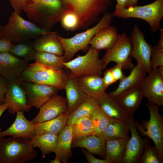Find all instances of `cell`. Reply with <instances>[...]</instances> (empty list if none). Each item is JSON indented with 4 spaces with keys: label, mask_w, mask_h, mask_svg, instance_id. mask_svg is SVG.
<instances>
[{
    "label": "cell",
    "mask_w": 163,
    "mask_h": 163,
    "mask_svg": "<svg viewBox=\"0 0 163 163\" xmlns=\"http://www.w3.org/2000/svg\"><path fill=\"white\" fill-rule=\"evenodd\" d=\"M57 35L56 32L50 31L36 39L33 44L35 51L63 56L64 50Z\"/></svg>",
    "instance_id": "22"
},
{
    "label": "cell",
    "mask_w": 163,
    "mask_h": 163,
    "mask_svg": "<svg viewBox=\"0 0 163 163\" xmlns=\"http://www.w3.org/2000/svg\"><path fill=\"white\" fill-rule=\"evenodd\" d=\"M160 36L159 40L156 45L158 47L163 49V29L160 28Z\"/></svg>",
    "instance_id": "47"
},
{
    "label": "cell",
    "mask_w": 163,
    "mask_h": 163,
    "mask_svg": "<svg viewBox=\"0 0 163 163\" xmlns=\"http://www.w3.org/2000/svg\"><path fill=\"white\" fill-rule=\"evenodd\" d=\"M72 126L73 139L94 134L93 125L89 117L79 119Z\"/></svg>",
    "instance_id": "35"
},
{
    "label": "cell",
    "mask_w": 163,
    "mask_h": 163,
    "mask_svg": "<svg viewBox=\"0 0 163 163\" xmlns=\"http://www.w3.org/2000/svg\"><path fill=\"white\" fill-rule=\"evenodd\" d=\"M14 11L20 15L21 12L33 0H8Z\"/></svg>",
    "instance_id": "40"
},
{
    "label": "cell",
    "mask_w": 163,
    "mask_h": 163,
    "mask_svg": "<svg viewBox=\"0 0 163 163\" xmlns=\"http://www.w3.org/2000/svg\"><path fill=\"white\" fill-rule=\"evenodd\" d=\"M67 108L66 98L55 94L41 107L37 115L31 121L35 124L52 119L66 114Z\"/></svg>",
    "instance_id": "14"
},
{
    "label": "cell",
    "mask_w": 163,
    "mask_h": 163,
    "mask_svg": "<svg viewBox=\"0 0 163 163\" xmlns=\"http://www.w3.org/2000/svg\"><path fill=\"white\" fill-rule=\"evenodd\" d=\"M23 81L55 87L64 89L68 74L62 69L50 67L37 62L29 64L22 73Z\"/></svg>",
    "instance_id": "2"
},
{
    "label": "cell",
    "mask_w": 163,
    "mask_h": 163,
    "mask_svg": "<svg viewBox=\"0 0 163 163\" xmlns=\"http://www.w3.org/2000/svg\"><path fill=\"white\" fill-rule=\"evenodd\" d=\"M8 85V82L0 75V105L5 103V95Z\"/></svg>",
    "instance_id": "42"
},
{
    "label": "cell",
    "mask_w": 163,
    "mask_h": 163,
    "mask_svg": "<svg viewBox=\"0 0 163 163\" xmlns=\"http://www.w3.org/2000/svg\"><path fill=\"white\" fill-rule=\"evenodd\" d=\"M131 137L128 139L125 154L121 163H136L140 158L145 145L149 143L146 138L140 136L135 124L133 117L129 123Z\"/></svg>",
    "instance_id": "16"
},
{
    "label": "cell",
    "mask_w": 163,
    "mask_h": 163,
    "mask_svg": "<svg viewBox=\"0 0 163 163\" xmlns=\"http://www.w3.org/2000/svg\"><path fill=\"white\" fill-rule=\"evenodd\" d=\"M144 77L139 86L144 97L158 106L163 105V73L157 68Z\"/></svg>",
    "instance_id": "11"
},
{
    "label": "cell",
    "mask_w": 163,
    "mask_h": 163,
    "mask_svg": "<svg viewBox=\"0 0 163 163\" xmlns=\"http://www.w3.org/2000/svg\"><path fill=\"white\" fill-rule=\"evenodd\" d=\"M68 108L66 114L69 116L72 111L88 97L80 89L75 78H68L65 87Z\"/></svg>",
    "instance_id": "26"
},
{
    "label": "cell",
    "mask_w": 163,
    "mask_h": 163,
    "mask_svg": "<svg viewBox=\"0 0 163 163\" xmlns=\"http://www.w3.org/2000/svg\"><path fill=\"white\" fill-rule=\"evenodd\" d=\"M82 151L88 163H108L105 159H101L97 158H95L92 154L83 148Z\"/></svg>",
    "instance_id": "45"
},
{
    "label": "cell",
    "mask_w": 163,
    "mask_h": 163,
    "mask_svg": "<svg viewBox=\"0 0 163 163\" xmlns=\"http://www.w3.org/2000/svg\"><path fill=\"white\" fill-rule=\"evenodd\" d=\"M2 29V26L0 24V38L3 37Z\"/></svg>",
    "instance_id": "51"
},
{
    "label": "cell",
    "mask_w": 163,
    "mask_h": 163,
    "mask_svg": "<svg viewBox=\"0 0 163 163\" xmlns=\"http://www.w3.org/2000/svg\"><path fill=\"white\" fill-rule=\"evenodd\" d=\"M113 17L112 14L105 13L95 26L69 38H63L57 34V37L64 50L63 56L65 61H69L78 51L87 47L97 32L110 25Z\"/></svg>",
    "instance_id": "5"
},
{
    "label": "cell",
    "mask_w": 163,
    "mask_h": 163,
    "mask_svg": "<svg viewBox=\"0 0 163 163\" xmlns=\"http://www.w3.org/2000/svg\"><path fill=\"white\" fill-rule=\"evenodd\" d=\"M69 116L63 114L52 119L34 124L35 134L50 133L58 135L67 125Z\"/></svg>",
    "instance_id": "30"
},
{
    "label": "cell",
    "mask_w": 163,
    "mask_h": 163,
    "mask_svg": "<svg viewBox=\"0 0 163 163\" xmlns=\"http://www.w3.org/2000/svg\"><path fill=\"white\" fill-rule=\"evenodd\" d=\"M35 62L56 69L64 68L65 62L63 56L46 52H36L34 56Z\"/></svg>",
    "instance_id": "33"
},
{
    "label": "cell",
    "mask_w": 163,
    "mask_h": 163,
    "mask_svg": "<svg viewBox=\"0 0 163 163\" xmlns=\"http://www.w3.org/2000/svg\"><path fill=\"white\" fill-rule=\"evenodd\" d=\"M24 112L18 111L15 120L6 130L0 131V137L6 136L30 139L35 135L34 124L25 117Z\"/></svg>",
    "instance_id": "17"
},
{
    "label": "cell",
    "mask_w": 163,
    "mask_h": 163,
    "mask_svg": "<svg viewBox=\"0 0 163 163\" xmlns=\"http://www.w3.org/2000/svg\"><path fill=\"white\" fill-rule=\"evenodd\" d=\"M29 64L10 53H0V75L8 82L20 78Z\"/></svg>",
    "instance_id": "15"
},
{
    "label": "cell",
    "mask_w": 163,
    "mask_h": 163,
    "mask_svg": "<svg viewBox=\"0 0 163 163\" xmlns=\"http://www.w3.org/2000/svg\"><path fill=\"white\" fill-rule=\"evenodd\" d=\"M89 117L93 125L94 134L102 136L109 123L110 118L99 105L93 110Z\"/></svg>",
    "instance_id": "32"
},
{
    "label": "cell",
    "mask_w": 163,
    "mask_h": 163,
    "mask_svg": "<svg viewBox=\"0 0 163 163\" xmlns=\"http://www.w3.org/2000/svg\"><path fill=\"white\" fill-rule=\"evenodd\" d=\"M2 31L3 37L15 44L31 39L35 40L50 31L40 29L14 11L11 14L6 24L2 26Z\"/></svg>",
    "instance_id": "3"
},
{
    "label": "cell",
    "mask_w": 163,
    "mask_h": 163,
    "mask_svg": "<svg viewBox=\"0 0 163 163\" xmlns=\"http://www.w3.org/2000/svg\"><path fill=\"white\" fill-rule=\"evenodd\" d=\"M129 123L110 118L109 123L102 134L106 140L119 138H129Z\"/></svg>",
    "instance_id": "31"
},
{
    "label": "cell",
    "mask_w": 163,
    "mask_h": 163,
    "mask_svg": "<svg viewBox=\"0 0 163 163\" xmlns=\"http://www.w3.org/2000/svg\"><path fill=\"white\" fill-rule=\"evenodd\" d=\"M146 144L142 154L137 163H163V160L161 158L155 146H152Z\"/></svg>",
    "instance_id": "37"
},
{
    "label": "cell",
    "mask_w": 163,
    "mask_h": 163,
    "mask_svg": "<svg viewBox=\"0 0 163 163\" xmlns=\"http://www.w3.org/2000/svg\"><path fill=\"white\" fill-rule=\"evenodd\" d=\"M50 163H61V161L59 158L56 156L53 160H51L50 162Z\"/></svg>",
    "instance_id": "50"
},
{
    "label": "cell",
    "mask_w": 163,
    "mask_h": 163,
    "mask_svg": "<svg viewBox=\"0 0 163 163\" xmlns=\"http://www.w3.org/2000/svg\"><path fill=\"white\" fill-rule=\"evenodd\" d=\"M112 14L113 16L120 18L142 19L148 22L152 31L155 33L160 28L161 21L163 17V0H156L145 5H136L115 10Z\"/></svg>",
    "instance_id": "6"
},
{
    "label": "cell",
    "mask_w": 163,
    "mask_h": 163,
    "mask_svg": "<svg viewBox=\"0 0 163 163\" xmlns=\"http://www.w3.org/2000/svg\"><path fill=\"white\" fill-rule=\"evenodd\" d=\"M132 44L125 33L120 35L117 41L101 59L104 69L111 62L121 65L123 70L131 69L134 65L130 54Z\"/></svg>",
    "instance_id": "9"
},
{
    "label": "cell",
    "mask_w": 163,
    "mask_h": 163,
    "mask_svg": "<svg viewBox=\"0 0 163 163\" xmlns=\"http://www.w3.org/2000/svg\"><path fill=\"white\" fill-rule=\"evenodd\" d=\"M82 91L88 97L98 100L106 93V87L102 76L97 75H85L75 78Z\"/></svg>",
    "instance_id": "18"
},
{
    "label": "cell",
    "mask_w": 163,
    "mask_h": 163,
    "mask_svg": "<svg viewBox=\"0 0 163 163\" xmlns=\"http://www.w3.org/2000/svg\"><path fill=\"white\" fill-rule=\"evenodd\" d=\"M37 156L30 139L0 137V163H26Z\"/></svg>",
    "instance_id": "1"
},
{
    "label": "cell",
    "mask_w": 163,
    "mask_h": 163,
    "mask_svg": "<svg viewBox=\"0 0 163 163\" xmlns=\"http://www.w3.org/2000/svg\"><path fill=\"white\" fill-rule=\"evenodd\" d=\"M58 135L50 133L35 134L30 140L34 148L38 147L40 149L42 157L44 158L47 155L54 152L57 145Z\"/></svg>",
    "instance_id": "28"
},
{
    "label": "cell",
    "mask_w": 163,
    "mask_h": 163,
    "mask_svg": "<svg viewBox=\"0 0 163 163\" xmlns=\"http://www.w3.org/2000/svg\"><path fill=\"white\" fill-rule=\"evenodd\" d=\"M100 106L110 118L129 123L134 117L115 99L106 93L99 100Z\"/></svg>",
    "instance_id": "20"
},
{
    "label": "cell",
    "mask_w": 163,
    "mask_h": 163,
    "mask_svg": "<svg viewBox=\"0 0 163 163\" xmlns=\"http://www.w3.org/2000/svg\"><path fill=\"white\" fill-rule=\"evenodd\" d=\"M113 76L117 82L120 81L125 76L122 71V66L119 64H116L113 68H110Z\"/></svg>",
    "instance_id": "43"
},
{
    "label": "cell",
    "mask_w": 163,
    "mask_h": 163,
    "mask_svg": "<svg viewBox=\"0 0 163 163\" xmlns=\"http://www.w3.org/2000/svg\"><path fill=\"white\" fill-rule=\"evenodd\" d=\"M36 52L33 44L23 42L14 44L10 53L28 62L34 60Z\"/></svg>",
    "instance_id": "34"
},
{
    "label": "cell",
    "mask_w": 163,
    "mask_h": 163,
    "mask_svg": "<svg viewBox=\"0 0 163 163\" xmlns=\"http://www.w3.org/2000/svg\"><path fill=\"white\" fill-rule=\"evenodd\" d=\"M21 84L25 92L28 105L37 109L53 96L57 94L59 90L54 87L23 80Z\"/></svg>",
    "instance_id": "13"
},
{
    "label": "cell",
    "mask_w": 163,
    "mask_h": 163,
    "mask_svg": "<svg viewBox=\"0 0 163 163\" xmlns=\"http://www.w3.org/2000/svg\"></svg>",
    "instance_id": "52"
},
{
    "label": "cell",
    "mask_w": 163,
    "mask_h": 163,
    "mask_svg": "<svg viewBox=\"0 0 163 163\" xmlns=\"http://www.w3.org/2000/svg\"><path fill=\"white\" fill-rule=\"evenodd\" d=\"M102 78L104 84L107 88L110 85L116 82L113 76L110 68L105 70Z\"/></svg>",
    "instance_id": "44"
},
{
    "label": "cell",
    "mask_w": 163,
    "mask_h": 163,
    "mask_svg": "<svg viewBox=\"0 0 163 163\" xmlns=\"http://www.w3.org/2000/svg\"><path fill=\"white\" fill-rule=\"evenodd\" d=\"M22 81L21 77L8 82L5 103L7 104L8 112L11 114H14L18 111L28 112L32 108L27 104V96L21 84Z\"/></svg>",
    "instance_id": "12"
},
{
    "label": "cell",
    "mask_w": 163,
    "mask_h": 163,
    "mask_svg": "<svg viewBox=\"0 0 163 163\" xmlns=\"http://www.w3.org/2000/svg\"><path fill=\"white\" fill-rule=\"evenodd\" d=\"M26 7L47 8L49 9L60 21L64 10V8L62 7L60 0H33Z\"/></svg>",
    "instance_id": "36"
},
{
    "label": "cell",
    "mask_w": 163,
    "mask_h": 163,
    "mask_svg": "<svg viewBox=\"0 0 163 163\" xmlns=\"http://www.w3.org/2000/svg\"><path fill=\"white\" fill-rule=\"evenodd\" d=\"M150 62L152 70L163 66V49L156 45L152 46Z\"/></svg>",
    "instance_id": "39"
},
{
    "label": "cell",
    "mask_w": 163,
    "mask_h": 163,
    "mask_svg": "<svg viewBox=\"0 0 163 163\" xmlns=\"http://www.w3.org/2000/svg\"><path fill=\"white\" fill-rule=\"evenodd\" d=\"M99 52L91 46L83 56L78 55L75 59L63 63L64 68L70 71L69 76L73 78L90 75L102 76L104 69Z\"/></svg>",
    "instance_id": "7"
},
{
    "label": "cell",
    "mask_w": 163,
    "mask_h": 163,
    "mask_svg": "<svg viewBox=\"0 0 163 163\" xmlns=\"http://www.w3.org/2000/svg\"><path fill=\"white\" fill-rule=\"evenodd\" d=\"M119 36L116 27L109 25L97 32L89 44L98 52L102 50L107 51L114 45Z\"/></svg>",
    "instance_id": "21"
},
{
    "label": "cell",
    "mask_w": 163,
    "mask_h": 163,
    "mask_svg": "<svg viewBox=\"0 0 163 163\" xmlns=\"http://www.w3.org/2000/svg\"><path fill=\"white\" fill-rule=\"evenodd\" d=\"M106 143L102 136L92 134L73 139L72 147L85 148L91 153L105 158Z\"/></svg>",
    "instance_id": "19"
},
{
    "label": "cell",
    "mask_w": 163,
    "mask_h": 163,
    "mask_svg": "<svg viewBox=\"0 0 163 163\" xmlns=\"http://www.w3.org/2000/svg\"><path fill=\"white\" fill-rule=\"evenodd\" d=\"M129 138H119L106 141L105 159L108 163H121Z\"/></svg>",
    "instance_id": "27"
},
{
    "label": "cell",
    "mask_w": 163,
    "mask_h": 163,
    "mask_svg": "<svg viewBox=\"0 0 163 163\" xmlns=\"http://www.w3.org/2000/svg\"><path fill=\"white\" fill-rule=\"evenodd\" d=\"M139 0H128L125 5V8L136 6Z\"/></svg>",
    "instance_id": "49"
},
{
    "label": "cell",
    "mask_w": 163,
    "mask_h": 163,
    "mask_svg": "<svg viewBox=\"0 0 163 163\" xmlns=\"http://www.w3.org/2000/svg\"><path fill=\"white\" fill-rule=\"evenodd\" d=\"M146 73L139 65L137 64L130 69L129 75L120 81L117 88L108 94L115 98L123 92L133 87L139 86L146 76Z\"/></svg>",
    "instance_id": "25"
},
{
    "label": "cell",
    "mask_w": 163,
    "mask_h": 163,
    "mask_svg": "<svg viewBox=\"0 0 163 163\" xmlns=\"http://www.w3.org/2000/svg\"><path fill=\"white\" fill-rule=\"evenodd\" d=\"M65 9L75 12L80 20L79 28L86 27L97 21L111 4V0H62Z\"/></svg>",
    "instance_id": "4"
},
{
    "label": "cell",
    "mask_w": 163,
    "mask_h": 163,
    "mask_svg": "<svg viewBox=\"0 0 163 163\" xmlns=\"http://www.w3.org/2000/svg\"><path fill=\"white\" fill-rule=\"evenodd\" d=\"M143 97L139 85L126 90L114 99L126 111L133 114L140 106Z\"/></svg>",
    "instance_id": "24"
},
{
    "label": "cell",
    "mask_w": 163,
    "mask_h": 163,
    "mask_svg": "<svg viewBox=\"0 0 163 163\" xmlns=\"http://www.w3.org/2000/svg\"><path fill=\"white\" fill-rule=\"evenodd\" d=\"M99 105L97 99L93 97H87L69 115L67 125L72 126L79 119L89 117L93 110Z\"/></svg>",
    "instance_id": "29"
},
{
    "label": "cell",
    "mask_w": 163,
    "mask_h": 163,
    "mask_svg": "<svg viewBox=\"0 0 163 163\" xmlns=\"http://www.w3.org/2000/svg\"><path fill=\"white\" fill-rule=\"evenodd\" d=\"M149 113V120L140 124L135 121L136 128L142 135L153 141L161 159H163V117L159 113V106L148 101L146 104Z\"/></svg>",
    "instance_id": "8"
},
{
    "label": "cell",
    "mask_w": 163,
    "mask_h": 163,
    "mask_svg": "<svg viewBox=\"0 0 163 163\" xmlns=\"http://www.w3.org/2000/svg\"><path fill=\"white\" fill-rule=\"evenodd\" d=\"M132 48L130 56L137 61L146 73L152 70L151 58L152 46L145 40L143 33L138 26L135 24L129 37Z\"/></svg>",
    "instance_id": "10"
},
{
    "label": "cell",
    "mask_w": 163,
    "mask_h": 163,
    "mask_svg": "<svg viewBox=\"0 0 163 163\" xmlns=\"http://www.w3.org/2000/svg\"><path fill=\"white\" fill-rule=\"evenodd\" d=\"M14 45L7 38L2 37L0 38V53H10Z\"/></svg>",
    "instance_id": "41"
},
{
    "label": "cell",
    "mask_w": 163,
    "mask_h": 163,
    "mask_svg": "<svg viewBox=\"0 0 163 163\" xmlns=\"http://www.w3.org/2000/svg\"><path fill=\"white\" fill-rule=\"evenodd\" d=\"M60 21L62 27L67 30H72L79 28V18L75 12L70 10L64 9Z\"/></svg>",
    "instance_id": "38"
},
{
    "label": "cell",
    "mask_w": 163,
    "mask_h": 163,
    "mask_svg": "<svg viewBox=\"0 0 163 163\" xmlns=\"http://www.w3.org/2000/svg\"><path fill=\"white\" fill-rule=\"evenodd\" d=\"M127 0H116L117 3L116 5L115 10H120L124 8Z\"/></svg>",
    "instance_id": "46"
},
{
    "label": "cell",
    "mask_w": 163,
    "mask_h": 163,
    "mask_svg": "<svg viewBox=\"0 0 163 163\" xmlns=\"http://www.w3.org/2000/svg\"><path fill=\"white\" fill-rule=\"evenodd\" d=\"M73 139L72 126L67 125L58 135L54 152L61 162L68 163L69 159L72 155L71 148Z\"/></svg>",
    "instance_id": "23"
},
{
    "label": "cell",
    "mask_w": 163,
    "mask_h": 163,
    "mask_svg": "<svg viewBox=\"0 0 163 163\" xmlns=\"http://www.w3.org/2000/svg\"><path fill=\"white\" fill-rule=\"evenodd\" d=\"M8 104L6 103L0 105V118L5 111L8 109ZM1 130L2 128H0V131Z\"/></svg>",
    "instance_id": "48"
}]
</instances>
